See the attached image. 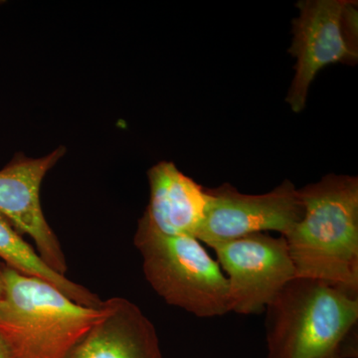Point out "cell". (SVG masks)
Listing matches in <instances>:
<instances>
[{"mask_svg": "<svg viewBox=\"0 0 358 358\" xmlns=\"http://www.w3.org/2000/svg\"><path fill=\"white\" fill-rule=\"evenodd\" d=\"M265 313L267 358L358 357V294L294 277Z\"/></svg>", "mask_w": 358, "mask_h": 358, "instance_id": "obj_1", "label": "cell"}, {"mask_svg": "<svg viewBox=\"0 0 358 358\" xmlns=\"http://www.w3.org/2000/svg\"><path fill=\"white\" fill-rule=\"evenodd\" d=\"M299 193L303 218L284 236L296 277L358 294V178L327 174Z\"/></svg>", "mask_w": 358, "mask_h": 358, "instance_id": "obj_2", "label": "cell"}, {"mask_svg": "<svg viewBox=\"0 0 358 358\" xmlns=\"http://www.w3.org/2000/svg\"><path fill=\"white\" fill-rule=\"evenodd\" d=\"M79 305L50 282L3 268L0 338L7 358H67L105 308Z\"/></svg>", "mask_w": 358, "mask_h": 358, "instance_id": "obj_3", "label": "cell"}, {"mask_svg": "<svg viewBox=\"0 0 358 358\" xmlns=\"http://www.w3.org/2000/svg\"><path fill=\"white\" fill-rule=\"evenodd\" d=\"M134 242L145 279L169 305L203 319L231 313L227 278L196 238L166 236L141 218Z\"/></svg>", "mask_w": 358, "mask_h": 358, "instance_id": "obj_4", "label": "cell"}, {"mask_svg": "<svg viewBox=\"0 0 358 358\" xmlns=\"http://www.w3.org/2000/svg\"><path fill=\"white\" fill-rule=\"evenodd\" d=\"M205 190L206 209L196 239L210 247L268 231L286 236L303 216L299 188L288 179L264 194H245L229 183Z\"/></svg>", "mask_w": 358, "mask_h": 358, "instance_id": "obj_5", "label": "cell"}, {"mask_svg": "<svg viewBox=\"0 0 358 358\" xmlns=\"http://www.w3.org/2000/svg\"><path fill=\"white\" fill-rule=\"evenodd\" d=\"M211 248L229 285L231 313L258 315L287 282L296 270L284 236L266 233L219 242Z\"/></svg>", "mask_w": 358, "mask_h": 358, "instance_id": "obj_6", "label": "cell"}, {"mask_svg": "<svg viewBox=\"0 0 358 358\" xmlns=\"http://www.w3.org/2000/svg\"><path fill=\"white\" fill-rule=\"evenodd\" d=\"M348 0H306L293 22L289 53L296 57L293 82L287 102L294 113L305 109L308 90L317 73L334 63H355L357 51L346 41L343 13Z\"/></svg>", "mask_w": 358, "mask_h": 358, "instance_id": "obj_7", "label": "cell"}, {"mask_svg": "<svg viewBox=\"0 0 358 358\" xmlns=\"http://www.w3.org/2000/svg\"><path fill=\"white\" fill-rule=\"evenodd\" d=\"M66 148H56L39 159L16 155L0 171V216L22 235L31 238L43 262L58 274L68 267L60 242L45 218L40 189L47 173L62 159Z\"/></svg>", "mask_w": 358, "mask_h": 358, "instance_id": "obj_8", "label": "cell"}, {"mask_svg": "<svg viewBox=\"0 0 358 358\" xmlns=\"http://www.w3.org/2000/svg\"><path fill=\"white\" fill-rule=\"evenodd\" d=\"M103 305L102 319L67 358H164L154 324L136 303L112 298Z\"/></svg>", "mask_w": 358, "mask_h": 358, "instance_id": "obj_9", "label": "cell"}, {"mask_svg": "<svg viewBox=\"0 0 358 358\" xmlns=\"http://www.w3.org/2000/svg\"><path fill=\"white\" fill-rule=\"evenodd\" d=\"M150 202L143 219L166 236L196 238L205 215V187L185 176L173 162H162L148 171Z\"/></svg>", "mask_w": 358, "mask_h": 358, "instance_id": "obj_10", "label": "cell"}, {"mask_svg": "<svg viewBox=\"0 0 358 358\" xmlns=\"http://www.w3.org/2000/svg\"><path fill=\"white\" fill-rule=\"evenodd\" d=\"M0 259L6 263L7 267L50 282L79 305L88 308L102 306L103 301L96 294L49 268L38 253L2 216H0Z\"/></svg>", "mask_w": 358, "mask_h": 358, "instance_id": "obj_11", "label": "cell"}, {"mask_svg": "<svg viewBox=\"0 0 358 358\" xmlns=\"http://www.w3.org/2000/svg\"><path fill=\"white\" fill-rule=\"evenodd\" d=\"M3 293V268H0V300Z\"/></svg>", "mask_w": 358, "mask_h": 358, "instance_id": "obj_12", "label": "cell"}, {"mask_svg": "<svg viewBox=\"0 0 358 358\" xmlns=\"http://www.w3.org/2000/svg\"><path fill=\"white\" fill-rule=\"evenodd\" d=\"M0 358H7L6 348H4L1 338H0Z\"/></svg>", "mask_w": 358, "mask_h": 358, "instance_id": "obj_13", "label": "cell"}]
</instances>
